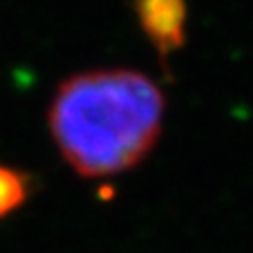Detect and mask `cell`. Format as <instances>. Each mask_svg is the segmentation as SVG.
Here are the masks:
<instances>
[{
    "instance_id": "obj_1",
    "label": "cell",
    "mask_w": 253,
    "mask_h": 253,
    "mask_svg": "<svg viewBox=\"0 0 253 253\" xmlns=\"http://www.w3.org/2000/svg\"><path fill=\"white\" fill-rule=\"evenodd\" d=\"M164 96L139 72L103 70L58 87L49 126L58 150L83 177H108L139 164L162 130Z\"/></svg>"
},
{
    "instance_id": "obj_2",
    "label": "cell",
    "mask_w": 253,
    "mask_h": 253,
    "mask_svg": "<svg viewBox=\"0 0 253 253\" xmlns=\"http://www.w3.org/2000/svg\"><path fill=\"white\" fill-rule=\"evenodd\" d=\"M139 16L143 29L159 49H172L179 45L184 27L182 0H139Z\"/></svg>"
},
{
    "instance_id": "obj_3",
    "label": "cell",
    "mask_w": 253,
    "mask_h": 253,
    "mask_svg": "<svg viewBox=\"0 0 253 253\" xmlns=\"http://www.w3.org/2000/svg\"><path fill=\"white\" fill-rule=\"evenodd\" d=\"M25 179L16 170L0 166V217L14 211L25 200Z\"/></svg>"
}]
</instances>
